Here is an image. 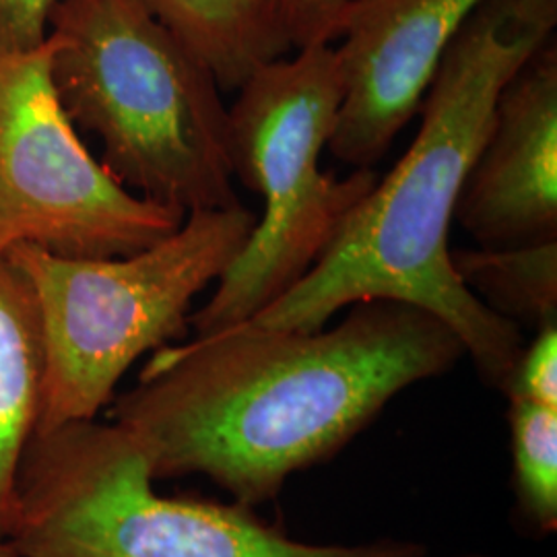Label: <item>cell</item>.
Returning <instances> with one entry per match:
<instances>
[{"label": "cell", "mask_w": 557, "mask_h": 557, "mask_svg": "<svg viewBox=\"0 0 557 557\" xmlns=\"http://www.w3.org/2000/svg\"><path fill=\"white\" fill-rule=\"evenodd\" d=\"M455 221L479 248L557 242V44L508 81Z\"/></svg>", "instance_id": "obj_9"}, {"label": "cell", "mask_w": 557, "mask_h": 557, "mask_svg": "<svg viewBox=\"0 0 557 557\" xmlns=\"http://www.w3.org/2000/svg\"><path fill=\"white\" fill-rule=\"evenodd\" d=\"M502 393L557 407V324L535 331Z\"/></svg>", "instance_id": "obj_15"}, {"label": "cell", "mask_w": 557, "mask_h": 557, "mask_svg": "<svg viewBox=\"0 0 557 557\" xmlns=\"http://www.w3.org/2000/svg\"><path fill=\"white\" fill-rule=\"evenodd\" d=\"M48 40L66 114L122 186L182 215L242 205L223 89L176 34L135 0H59Z\"/></svg>", "instance_id": "obj_3"}, {"label": "cell", "mask_w": 557, "mask_h": 557, "mask_svg": "<svg viewBox=\"0 0 557 557\" xmlns=\"http://www.w3.org/2000/svg\"><path fill=\"white\" fill-rule=\"evenodd\" d=\"M462 358L438 317L391 299L354 304L319 331L244 320L156 349L112 400L110 421L137 442L156 481L202 475L255 508Z\"/></svg>", "instance_id": "obj_1"}, {"label": "cell", "mask_w": 557, "mask_h": 557, "mask_svg": "<svg viewBox=\"0 0 557 557\" xmlns=\"http://www.w3.org/2000/svg\"><path fill=\"white\" fill-rule=\"evenodd\" d=\"M236 91L230 160L234 178L262 197V218L215 294L190 314L197 335L255 319L287 294L380 180L374 168L345 178L320 170L341 106L333 44L271 60Z\"/></svg>", "instance_id": "obj_6"}, {"label": "cell", "mask_w": 557, "mask_h": 557, "mask_svg": "<svg viewBox=\"0 0 557 557\" xmlns=\"http://www.w3.org/2000/svg\"><path fill=\"white\" fill-rule=\"evenodd\" d=\"M349 0H262L269 20L289 50L333 44Z\"/></svg>", "instance_id": "obj_14"}, {"label": "cell", "mask_w": 557, "mask_h": 557, "mask_svg": "<svg viewBox=\"0 0 557 557\" xmlns=\"http://www.w3.org/2000/svg\"><path fill=\"white\" fill-rule=\"evenodd\" d=\"M508 398L518 508L531 527L552 533L557 527V407Z\"/></svg>", "instance_id": "obj_13"}, {"label": "cell", "mask_w": 557, "mask_h": 557, "mask_svg": "<svg viewBox=\"0 0 557 557\" xmlns=\"http://www.w3.org/2000/svg\"><path fill=\"white\" fill-rule=\"evenodd\" d=\"M186 215L122 186L81 139L52 77V44L0 48V255L126 257L172 236Z\"/></svg>", "instance_id": "obj_7"}, {"label": "cell", "mask_w": 557, "mask_h": 557, "mask_svg": "<svg viewBox=\"0 0 557 557\" xmlns=\"http://www.w3.org/2000/svg\"><path fill=\"white\" fill-rule=\"evenodd\" d=\"M244 205L188 213L178 230L126 257H62L17 246L40 324L44 395L38 434L98 419L131 366L188 329L193 304L250 238Z\"/></svg>", "instance_id": "obj_5"}, {"label": "cell", "mask_w": 557, "mask_h": 557, "mask_svg": "<svg viewBox=\"0 0 557 557\" xmlns=\"http://www.w3.org/2000/svg\"><path fill=\"white\" fill-rule=\"evenodd\" d=\"M0 557H21L9 539H0Z\"/></svg>", "instance_id": "obj_17"}, {"label": "cell", "mask_w": 557, "mask_h": 557, "mask_svg": "<svg viewBox=\"0 0 557 557\" xmlns=\"http://www.w3.org/2000/svg\"><path fill=\"white\" fill-rule=\"evenodd\" d=\"M59 0H0V48L29 50L48 38Z\"/></svg>", "instance_id": "obj_16"}, {"label": "cell", "mask_w": 557, "mask_h": 557, "mask_svg": "<svg viewBox=\"0 0 557 557\" xmlns=\"http://www.w3.org/2000/svg\"><path fill=\"white\" fill-rule=\"evenodd\" d=\"M485 0H349L333 52L341 106L329 151L374 168L419 112L444 52Z\"/></svg>", "instance_id": "obj_8"}, {"label": "cell", "mask_w": 557, "mask_h": 557, "mask_svg": "<svg viewBox=\"0 0 557 557\" xmlns=\"http://www.w3.org/2000/svg\"><path fill=\"white\" fill-rule=\"evenodd\" d=\"M455 557H494V556H485V554H462V556Z\"/></svg>", "instance_id": "obj_18"}, {"label": "cell", "mask_w": 557, "mask_h": 557, "mask_svg": "<svg viewBox=\"0 0 557 557\" xmlns=\"http://www.w3.org/2000/svg\"><path fill=\"white\" fill-rule=\"evenodd\" d=\"M556 27L557 0H485L444 52L407 153L343 221L314 267L250 320L319 331L359 301L411 304L453 329L483 382L504 391L527 343L518 324L458 278L448 236L502 87L556 38Z\"/></svg>", "instance_id": "obj_2"}, {"label": "cell", "mask_w": 557, "mask_h": 557, "mask_svg": "<svg viewBox=\"0 0 557 557\" xmlns=\"http://www.w3.org/2000/svg\"><path fill=\"white\" fill-rule=\"evenodd\" d=\"M458 278L518 326L557 324V242L520 248L450 250Z\"/></svg>", "instance_id": "obj_12"}, {"label": "cell", "mask_w": 557, "mask_h": 557, "mask_svg": "<svg viewBox=\"0 0 557 557\" xmlns=\"http://www.w3.org/2000/svg\"><path fill=\"white\" fill-rule=\"evenodd\" d=\"M114 421L38 434L21 465L9 541L21 557H425L411 539L319 545L285 535L250 506L165 498Z\"/></svg>", "instance_id": "obj_4"}, {"label": "cell", "mask_w": 557, "mask_h": 557, "mask_svg": "<svg viewBox=\"0 0 557 557\" xmlns=\"http://www.w3.org/2000/svg\"><path fill=\"white\" fill-rule=\"evenodd\" d=\"M44 354L34 296L0 255V539L13 531L21 465L38 436Z\"/></svg>", "instance_id": "obj_10"}, {"label": "cell", "mask_w": 557, "mask_h": 557, "mask_svg": "<svg viewBox=\"0 0 557 557\" xmlns=\"http://www.w3.org/2000/svg\"><path fill=\"white\" fill-rule=\"evenodd\" d=\"M209 64L223 91L292 50L262 0H135Z\"/></svg>", "instance_id": "obj_11"}]
</instances>
